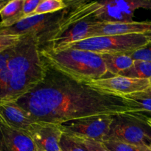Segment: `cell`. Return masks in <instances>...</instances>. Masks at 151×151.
Instances as JSON below:
<instances>
[{
	"instance_id": "3957f363",
	"label": "cell",
	"mask_w": 151,
	"mask_h": 151,
	"mask_svg": "<svg viewBox=\"0 0 151 151\" xmlns=\"http://www.w3.org/2000/svg\"><path fill=\"white\" fill-rule=\"evenodd\" d=\"M69 15L63 25V31L70 25L89 20L101 23L131 22L138 9L151 10V0H68ZM61 32V33H62ZM60 33V34H61Z\"/></svg>"
},
{
	"instance_id": "44dd1931",
	"label": "cell",
	"mask_w": 151,
	"mask_h": 151,
	"mask_svg": "<svg viewBox=\"0 0 151 151\" xmlns=\"http://www.w3.org/2000/svg\"><path fill=\"white\" fill-rule=\"evenodd\" d=\"M71 137H72V136H71ZM72 137L78 140L86 149L87 151H110L104 145V144L102 142L96 141V140L91 139L82 138V137Z\"/></svg>"
},
{
	"instance_id": "7402d4cb",
	"label": "cell",
	"mask_w": 151,
	"mask_h": 151,
	"mask_svg": "<svg viewBox=\"0 0 151 151\" xmlns=\"http://www.w3.org/2000/svg\"><path fill=\"white\" fill-rule=\"evenodd\" d=\"M128 55L134 60L151 62V42H148L146 45Z\"/></svg>"
},
{
	"instance_id": "7c38bea8",
	"label": "cell",
	"mask_w": 151,
	"mask_h": 151,
	"mask_svg": "<svg viewBox=\"0 0 151 151\" xmlns=\"http://www.w3.org/2000/svg\"><path fill=\"white\" fill-rule=\"evenodd\" d=\"M35 122L16 102L0 103V125L27 133Z\"/></svg>"
},
{
	"instance_id": "ac0fdd59",
	"label": "cell",
	"mask_w": 151,
	"mask_h": 151,
	"mask_svg": "<svg viewBox=\"0 0 151 151\" xmlns=\"http://www.w3.org/2000/svg\"><path fill=\"white\" fill-rule=\"evenodd\" d=\"M68 7L66 1L63 0H41L40 4L29 17L37 15L50 14L63 10ZM29 18V17H28Z\"/></svg>"
},
{
	"instance_id": "83f0119b",
	"label": "cell",
	"mask_w": 151,
	"mask_h": 151,
	"mask_svg": "<svg viewBox=\"0 0 151 151\" xmlns=\"http://www.w3.org/2000/svg\"><path fill=\"white\" fill-rule=\"evenodd\" d=\"M144 35H145V36L147 37V38H148V40H149V42H151V31H150V32H146V33H145Z\"/></svg>"
},
{
	"instance_id": "e0dca14e",
	"label": "cell",
	"mask_w": 151,
	"mask_h": 151,
	"mask_svg": "<svg viewBox=\"0 0 151 151\" xmlns=\"http://www.w3.org/2000/svg\"><path fill=\"white\" fill-rule=\"evenodd\" d=\"M119 75L137 79H151V62L134 60L130 68L121 72Z\"/></svg>"
},
{
	"instance_id": "6da1fadb",
	"label": "cell",
	"mask_w": 151,
	"mask_h": 151,
	"mask_svg": "<svg viewBox=\"0 0 151 151\" xmlns=\"http://www.w3.org/2000/svg\"><path fill=\"white\" fill-rule=\"evenodd\" d=\"M16 103L35 122L55 124L98 115L140 113L134 100L93 88L48 65L44 80Z\"/></svg>"
},
{
	"instance_id": "ba28073f",
	"label": "cell",
	"mask_w": 151,
	"mask_h": 151,
	"mask_svg": "<svg viewBox=\"0 0 151 151\" xmlns=\"http://www.w3.org/2000/svg\"><path fill=\"white\" fill-rule=\"evenodd\" d=\"M113 117L114 115H98L72 119L60 125L64 134L103 142L109 134Z\"/></svg>"
},
{
	"instance_id": "9c48e42d",
	"label": "cell",
	"mask_w": 151,
	"mask_h": 151,
	"mask_svg": "<svg viewBox=\"0 0 151 151\" xmlns=\"http://www.w3.org/2000/svg\"><path fill=\"white\" fill-rule=\"evenodd\" d=\"M87 84L98 90L125 97L145 91L151 86L150 80L131 78L121 75L101 78Z\"/></svg>"
},
{
	"instance_id": "30bf717a",
	"label": "cell",
	"mask_w": 151,
	"mask_h": 151,
	"mask_svg": "<svg viewBox=\"0 0 151 151\" xmlns=\"http://www.w3.org/2000/svg\"><path fill=\"white\" fill-rule=\"evenodd\" d=\"M38 151H62L60 142L64 134L60 124L36 121L28 130Z\"/></svg>"
},
{
	"instance_id": "cb8c5ba5",
	"label": "cell",
	"mask_w": 151,
	"mask_h": 151,
	"mask_svg": "<svg viewBox=\"0 0 151 151\" xmlns=\"http://www.w3.org/2000/svg\"><path fill=\"white\" fill-rule=\"evenodd\" d=\"M134 100L139 109V114L145 116L147 119H151V99L140 98L135 99Z\"/></svg>"
},
{
	"instance_id": "603a6c76",
	"label": "cell",
	"mask_w": 151,
	"mask_h": 151,
	"mask_svg": "<svg viewBox=\"0 0 151 151\" xmlns=\"http://www.w3.org/2000/svg\"><path fill=\"white\" fill-rule=\"evenodd\" d=\"M22 36L15 35H0V53L16 45Z\"/></svg>"
},
{
	"instance_id": "2e32d148",
	"label": "cell",
	"mask_w": 151,
	"mask_h": 151,
	"mask_svg": "<svg viewBox=\"0 0 151 151\" xmlns=\"http://www.w3.org/2000/svg\"><path fill=\"white\" fill-rule=\"evenodd\" d=\"M108 72L113 76L119 75L123 71L131 67L134 60L128 54L123 53H111L102 54Z\"/></svg>"
},
{
	"instance_id": "484cf974",
	"label": "cell",
	"mask_w": 151,
	"mask_h": 151,
	"mask_svg": "<svg viewBox=\"0 0 151 151\" xmlns=\"http://www.w3.org/2000/svg\"><path fill=\"white\" fill-rule=\"evenodd\" d=\"M127 98L131 99V100H135V99L140 98H150L151 99V86L148 88H147L145 91L141 92H137L135 94H131V95L127 96Z\"/></svg>"
},
{
	"instance_id": "5bb4252c",
	"label": "cell",
	"mask_w": 151,
	"mask_h": 151,
	"mask_svg": "<svg viewBox=\"0 0 151 151\" xmlns=\"http://www.w3.org/2000/svg\"><path fill=\"white\" fill-rule=\"evenodd\" d=\"M151 31V22H131L119 23H101L94 37L107 35L145 34Z\"/></svg>"
},
{
	"instance_id": "ffe728a7",
	"label": "cell",
	"mask_w": 151,
	"mask_h": 151,
	"mask_svg": "<svg viewBox=\"0 0 151 151\" xmlns=\"http://www.w3.org/2000/svg\"><path fill=\"white\" fill-rule=\"evenodd\" d=\"M60 147L62 151H87L78 140L66 134L62 136Z\"/></svg>"
},
{
	"instance_id": "9a60e30c",
	"label": "cell",
	"mask_w": 151,
	"mask_h": 151,
	"mask_svg": "<svg viewBox=\"0 0 151 151\" xmlns=\"http://www.w3.org/2000/svg\"><path fill=\"white\" fill-rule=\"evenodd\" d=\"M24 0H10L0 12V29L10 27L23 19Z\"/></svg>"
},
{
	"instance_id": "4316f807",
	"label": "cell",
	"mask_w": 151,
	"mask_h": 151,
	"mask_svg": "<svg viewBox=\"0 0 151 151\" xmlns=\"http://www.w3.org/2000/svg\"><path fill=\"white\" fill-rule=\"evenodd\" d=\"M7 2H8V1H3V0H0V12H1V10L4 8V7L7 4Z\"/></svg>"
},
{
	"instance_id": "277c9868",
	"label": "cell",
	"mask_w": 151,
	"mask_h": 151,
	"mask_svg": "<svg viewBox=\"0 0 151 151\" xmlns=\"http://www.w3.org/2000/svg\"><path fill=\"white\" fill-rule=\"evenodd\" d=\"M41 55L47 65L79 82L88 83L104 78L108 73L101 55L91 51L42 49Z\"/></svg>"
},
{
	"instance_id": "d4e9b609",
	"label": "cell",
	"mask_w": 151,
	"mask_h": 151,
	"mask_svg": "<svg viewBox=\"0 0 151 151\" xmlns=\"http://www.w3.org/2000/svg\"><path fill=\"white\" fill-rule=\"evenodd\" d=\"M41 1V0H24L23 19L29 17Z\"/></svg>"
},
{
	"instance_id": "5b68a950",
	"label": "cell",
	"mask_w": 151,
	"mask_h": 151,
	"mask_svg": "<svg viewBox=\"0 0 151 151\" xmlns=\"http://www.w3.org/2000/svg\"><path fill=\"white\" fill-rule=\"evenodd\" d=\"M67 2V1H66ZM68 4V3H67ZM69 6L50 14L26 18L13 26L0 29V35H32L37 38L40 50L47 47L63 31V25L69 15Z\"/></svg>"
},
{
	"instance_id": "f1b7e54d",
	"label": "cell",
	"mask_w": 151,
	"mask_h": 151,
	"mask_svg": "<svg viewBox=\"0 0 151 151\" xmlns=\"http://www.w3.org/2000/svg\"><path fill=\"white\" fill-rule=\"evenodd\" d=\"M147 123H148V125L151 127V119H147Z\"/></svg>"
},
{
	"instance_id": "7a4b0ae2",
	"label": "cell",
	"mask_w": 151,
	"mask_h": 151,
	"mask_svg": "<svg viewBox=\"0 0 151 151\" xmlns=\"http://www.w3.org/2000/svg\"><path fill=\"white\" fill-rule=\"evenodd\" d=\"M47 69L37 38L22 35L14 55L0 70V103L17 101L44 80Z\"/></svg>"
},
{
	"instance_id": "d6986e66",
	"label": "cell",
	"mask_w": 151,
	"mask_h": 151,
	"mask_svg": "<svg viewBox=\"0 0 151 151\" xmlns=\"http://www.w3.org/2000/svg\"><path fill=\"white\" fill-rule=\"evenodd\" d=\"M103 143L110 151H151L148 147H142L119 142L104 141Z\"/></svg>"
},
{
	"instance_id": "4dcf8cb0",
	"label": "cell",
	"mask_w": 151,
	"mask_h": 151,
	"mask_svg": "<svg viewBox=\"0 0 151 151\" xmlns=\"http://www.w3.org/2000/svg\"><path fill=\"white\" fill-rule=\"evenodd\" d=\"M150 84H151V79H150Z\"/></svg>"
},
{
	"instance_id": "52a82bcc",
	"label": "cell",
	"mask_w": 151,
	"mask_h": 151,
	"mask_svg": "<svg viewBox=\"0 0 151 151\" xmlns=\"http://www.w3.org/2000/svg\"><path fill=\"white\" fill-rule=\"evenodd\" d=\"M148 42V38L144 34L107 35L88 38L70 44L65 48L87 50L100 55L111 53L129 54L146 45Z\"/></svg>"
},
{
	"instance_id": "4fadbf2b",
	"label": "cell",
	"mask_w": 151,
	"mask_h": 151,
	"mask_svg": "<svg viewBox=\"0 0 151 151\" xmlns=\"http://www.w3.org/2000/svg\"><path fill=\"white\" fill-rule=\"evenodd\" d=\"M0 151H38L29 134L0 125Z\"/></svg>"
},
{
	"instance_id": "8992f818",
	"label": "cell",
	"mask_w": 151,
	"mask_h": 151,
	"mask_svg": "<svg viewBox=\"0 0 151 151\" xmlns=\"http://www.w3.org/2000/svg\"><path fill=\"white\" fill-rule=\"evenodd\" d=\"M147 120V118L138 113L114 115L109 132L104 141L149 147L151 144V127Z\"/></svg>"
},
{
	"instance_id": "8fae6325",
	"label": "cell",
	"mask_w": 151,
	"mask_h": 151,
	"mask_svg": "<svg viewBox=\"0 0 151 151\" xmlns=\"http://www.w3.org/2000/svg\"><path fill=\"white\" fill-rule=\"evenodd\" d=\"M100 24L101 22L89 20L76 22L68 27L61 34L56 37L44 49L52 50H61L74 43L94 38V34Z\"/></svg>"
},
{
	"instance_id": "f546056e",
	"label": "cell",
	"mask_w": 151,
	"mask_h": 151,
	"mask_svg": "<svg viewBox=\"0 0 151 151\" xmlns=\"http://www.w3.org/2000/svg\"><path fill=\"white\" fill-rule=\"evenodd\" d=\"M149 147H150V149L151 150V144L150 145V146H149Z\"/></svg>"
}]
</instances>
